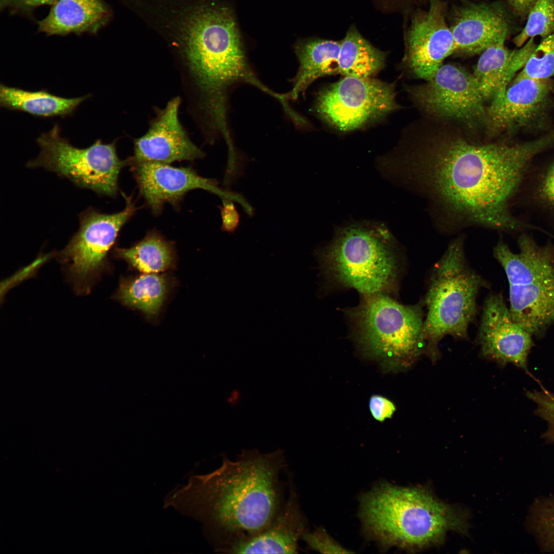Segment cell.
Instances as JSON below:
<instances>
[{
  "instance_id": "obj_1",
  "label": "cell",
  "mask_w": 554,
  "mask_h": 554,
  "mask_svg": "<svg viewBox=\"0 0 554 554\" xmlns=\"http://www.w3.org/2000/svg\"><path fill=\"white\" fill-rule=\"evenodd\" d=\"M549 146L543 136L478 143L438 135L402 164L406 176L454 223L519 235L538 227L513 214V200L530 167Z\"/></svg>"
},
{
  "instance_id": "obj_2",
  "label": "cell",
  "mask_w": 554,
  "mask_h": 554,
  "mask_svg": "<svg viewBox=\"0 0 554 554\" xmlns=\"http://www.w3.org/2000/svg\"><path fill=\"white\" fill-rule=\"evenodd\" d=\"M286 464L279 449L243 450L235 460L225 458L213 471L193 476L166 497L164 505L200 522L215 549L222 552L261 532L274 520L286 499L281 478Z\"/></svg>"
},
{
  "instance_id": "obj_3",
  "label": "cell",
  "mask_w": 554,
  "mask_h": 554,
  "mask_svg": "<svg viewBox=\"0 0 554 554\" xmlns=\"http://www.w3.org/2000/svg\"><path fill=\"white\" fill-rule=\"evenodd\" d=\"M142 18L167 41L197 95L224 96L251 77L233 13L221 0H147Z\"/></svg>"
},
{
  "instance_id": "obj_4",
  "label": "cell",
  "mask_w": 554,
  "mask_h": 554,
  "mask_svg": "<svg viewBox=\"0 0 554 554\" xmlns=\"http://www.w3.org/2000/svg\"><path fill=\"white\" fill-rule=\"evenodd\" d=\"M361 514L366 531L386 547H422L466 527L463 516L426 490L388 483L362 497Z\"/></svg>"
},
{
  "instance_id": "obj_5",
  "label": "cell",
  "mask_w": 554,
  "mask_h": 554,
  "mask_svg": "<svg viewBox=\"0 0 554 554\" xmlns=\"http://www.w3.org/2000/svg\"><path fill=\"white\" fill-rule=\"evenodd\" d=\"M518 252L500 239L493 248L509 285L514 320L537 338L554 325V243L539 244L529 232L518 235Z\"/></svg>"
},
{
  "instance_id": "obj_6",
  "label": "cell",
  "mask_w": 554,
  "mask_h": 554,
  "mask_svg": "<svg viewBox=\"0 0 554 554\" xmlns=\"http://www.w3.org/2000/svg\"><path fill=\"white\" fill-rule=\"evenodd\" d=\"M483 281L467 263L463 239L452 241L433 267L425 296L426 350L436 359L447 335L465 339L476 315L477 296Z\"/></svg>"
},
{
  "instance_id": "obj_7",
  "label": "cell",
  "mask_w": 554,
  "mask_h": 554,
  "mask_svg": "<svg viewBox=\"0 0 554 554\" xmlns=\"http://www.w3.org/2000/svg\"><path fill=\"white\" fill-rule=\"evenodd\" d=\"M323 260L338 283L365 295L385 293L398 280L399 261L393 239L381 225L357 223L341 228Z\"/></svg>"
},
{
  "instance_id": "obj_8",
  "label": "cell",
  "mask_w": 554,
  "mask_h": 554,
  "mask_svg": "<svg viewBox=\"0 0 554 554\" xmlns=\"http://www.w3.org/2000/svg\"><path fill=\"white\" fill-rule=\"evenodd\" d=\"M350 312L360 344L386 367L405 369L426 350L419 304L404 305L385 293H376L365 295Z\"/></svg>"
},
{
  "instance_id": "obj_9",
  "label": "cell",
  "mask_w": 554,
  "mask_h": 554,
  "mask_svg": "<svg viewBox=\"0 0 554 554\" xmlns=\"http://www.w3.org/2000/svg\"><path fill=\"white\" fill-rule=\"evenodd\" d=\"M36 142L40 153L27 167L45 168L101 195L116 194L119 174L128 161L118 157L115 141L104 143L99 139L89 147H76L61 135L60 127L55 124Z\"/></svg>"
},
{
  "instance_id": "obj_10",
  "label": "cell",
  "mask_w": 554,
  "mask_h": 554,
  "mask_svg": "<svg viewBox=\"0 0 554 554\" xmlns=\"http://www.w3.org/2000/svg\"><path fill=\"white\" fill-rule=\"evenodd\" d=\"M396 93L393 83L344 76L319 92L314 109L330 126L350 132L381 121L399 109Z\"/></svg>"
},
{
  "instance_id": "obj_11",
  "label": "cell",
  "mask_w": 554,
  "mask_h": 554,
  "mask_svg": "<svg viewBox=\"0 0 554 554\" xmlns=\"http://www.w3.org/2000/svg\"><path fill=\"white\" fill-rule=\"evenodd\" d=\"M135 211L133 204L127 199L125 208L118 212L106 214L89 208L80 214L78 231L58 254L77 294H86L91 290L120 230Z\"/></svg>"
},
{
  "instance_id": "obj_12",
  "label": "cell",
  "mask_w": 554,
  "mask_h": 554,
  "mask_svg": "<svg viewBox=\"0 0 554 554\" xmlns=\"http://www.w3.org/2000/svg\"><path fill=\"white\" fill-rule=\"evenodd\" d=\"M427 82L406 87L413 102L432 116L470 127L487 123V108L472 74L452 64L442 65Z\"/></svg>"
},
{
  "instance_id": "obj_13",
  "label": "cell",
  "mask_w": 554,
  "mask_h": 554,
  "mask_svg": "<svg viewBox=\"0 0 554 554\" xmlns=\"http://www.w3.org/2000/svg\"><path fill=\"white\" fill-rule=\"evenodd\" d=\"M551 80H535L517 74L504 94L487 108L490 135L513 134L542 128L552 104Z\"/></svg>"
},
{
  "instance_id": "obj_14",
  "label": "cell",
  "mask_w": 554,
  "mask_h": 554,
  "mask_svg": "<svg viewBox=\"0 0 554 554\" xmlns=\"http://www.w3.org/2000/svg\"><path fill=\"white\" fill-rule=\"evenodd\" d=\"M135 176L141 194L154 213L166 203L176 205L187 192L201 189L247 209L250 203L240 193L219 187L216 180L199 175L189 167H174L156 162L134 163Z\"/></svg>"
},
{
  "instance_id": "obj_15",
  "label": "cell",
  "mask_w": 554,
  "mask_h": 554,
  "mask_svg": "<svg viewBox=\"0 0 554 554\" xmlns=\"http://www.w3.org/2000/svg\"><path fill=\"white\" fill-rule=\"evenodd\" d=\"M533 337L513 319L501 294L484 302L478 333L483 356L502 365L512 364L529 374L527 358Z\"/></svg>"
},
{
  "instance_id": "obj_16",
  "label": "cell",
  "mask_w": 554,
  "mask_h": 554,
  "mask_svg": "<svg viewBox=\"0 0 554 554\" xmlns=\"http://www.w3.org/2000/svg\"><path fill=\"white\" fill-rule=\"evenodd\" d=\"M406 45L405 59L408 68L425 81L430 80L444 60L456 51L453 35L439 1L433 0L427 10L414 17Z\"/></svg>"
},
{
  "instance_id": "obj_17",
  "label": "cell",
  "mask_w": 554,
  "mask_h": 554,
  "mask_svg": "<svg viewBox=\"0 0 554 554\" xmlns=\"http://www.w3.org/2000/svg\"><path fill=\"white\" fill-rule=\"evenodd\" d=\"M181 103L179 96L169 101L152 121L148 131L134 140V163L169 164L204 156V153L191 141L180 122Z\"/></svg>"
},
{
  "instance_id": "obj_18",
  "label": "cell",
  "mask_w": 554,
  "mask_h": 554,
  "mask_svg": "<svg viewBox=\"0 0 554 554\" xmlns=\"http://www.w3.org/2000/svg\"><path fill=\"white\" fill-rule=\"evenodd\" d=\"M289 488V494L274 520L261 532L232 543L223 552L230 553L298 552V542L305 525L295 492Z\"/></svg>"
},
{
  "instance_id": "obj_19",
  "label": "cell",
  "mask_w": 554,
  "mask_h": 554,
  "mask_svg": "<svg viewBox=\"0 0 554 554\" xmlns=\"http://www.w3.org/2000/svg\"><path fill=\"white\" fill-rule=\"evenodd\" d=\"M450 29L456 51L473 55L482 52L499 37L508 35L510 25L501 7L479 4L461 8Z\"/></svg>"
},
{
  "instance_id": "obj_20",
  "label": "cell",
  "mask_w": 554,
  "mask_h": 554,
  "mask_svg": "<svg viewBox=\"0 0 554 554\" xmlns=\"http://www.w3.org/2000/svg\"><path fill=\"white\" fill-rule=\"evenodd\" d=\"M507 36L499 37L483 51L475 66L472 74L484 101L504 94L537 46L531 38L519 49L509 50L505 45Z\"/></svg>"
},
{
  "instance_id": "obj_21",
  "label": "cell",
  "mask_w": 554,
  "mask_h": 554,
  "mask_svg": "<svg viewBox=\"0 0 554 554\" xmlns=\"http://www.w3.org/2000/svg\"><path fill=\"white\" fill-rule=\"evenodd\" d=\"M38 22V31L48 35L96 33L111 17L102 0H57Z\"/></svg>"
},
{
  "instance_id": "obj_22",
  "label": "cell",
  "mask_w": 554,
  "mask_h": 554,
  "mask_svg": "<svg viewBox=\"0 0 554 554\" xmlns=\"http://www.w3.org/2000/svg\"><path fill=\"white\" fill-rule=\"evenodd\" d=\"M536 160L526 174L512 207L536 216L554 239V156L541 162Z\"/></svg>"
},
{
  "instance_id": "obj_23",
  "label": "cell",
  "mask_w": 554,
  "mask_h": 554,
  "mask_svg": "<svg viewBox=\"0 0 554 554\" xmlns=\"http://www.w3.org/2000/svg\"><path fill=\"white\" fill-rule=\"evenodd\" d=\"M340 42L324 39L299 41L294 50L299 65L291 80L292 87L288 92L289 100H296L316 80L339 73Z\"/></svg>"
},
{
  "instance_id": "obj_24",
  "label": "cell",
  "mask_w": 554,
  "mask_h": 554,
  "mask_svg": "<svg viewBox=\"0 0 554 554\" xmlns=\"http://www.w3.org/2000/svg\"><path fill=\"white\" fill-rule=\"evenodd\" d=\"M91 96L89 94L66 98L54 95L46 89L31 91L2 84L0 85L1 107L41 117H65L71 115Z\"/></svg>"
},
{
  "instance_id": "obj_25",
  "label": "cell",
  "mask_w": 554,
  "mask_h": 554,
  "mask_svg": "<svg viewBox=\"0 0 554 554\" xmlns=\"http://www.w3.org/2000/svg\"><path fill=\"white\" fill-rule=\"evenodd\" d=\"M386 54L373 46L354 27L341 41L339 73L360 78H372L385 66Z\"/></svg>"
},
{
  "instance_id": "obj_26",
  "label": "cell",
  "mask_w": 554,
  "mask_h": 554,
  "mask_svg": "<svg viewBox=\"0 0 554 554\" xmlns=\"http://www.w3.org/2000/svg\"><path fill=\"white\" fill-rule=\"evenodd\" d=\"M116 252L146 273L166 269L173 259L171 246L156 232H150L134 246L128 249H118Z\"/></svg>"
},
{
  "instance_id": "obj_27",
  "label": "cell",
  "mask_w": 554,
  "mask_h": 554,
  "mask_svg": "<svg viewBox=\"0 0 554 554\" xmlns=\"http://www.w3.org/2000/svg\"><path fill=\"white\" fill-rule=\"evenodd\" d=\"M166 291L165 279L150 273L123 283L116 296L124 304L153 315L161 306Z\"/></svg>"
},
{
  "instance_id": "obj_28",
  "label": "cell",
  "mask_w": 554,
  "mask_h": 554,
  "mask_svg": "<svg viewBox=\"0 0 554 554\" xmlns=\"http://www.w3.org/2000/svg\"><path fill=\"white\" fill-rule=\"evenodd\" d=\"M528 14L525 27L513 40L518 47L536 36L544 38L554 33V0H536Z\"/></svg>"
},
{
  "instance_id": "obj_29",
  "label": "cell",
  "mask_w": 554,
  "mask_h": 554,
  "mask_svg": "<svg viewBox=\"0 0 554 554\" xmlns=\"http://www.w3.org/2000/svg\"><path fill=\"white\" fill-rule=\"evenodd\" d=\"M528 522L542 549L554 552V497L536 500Z\"/></svg>"
},
{
  "instance_id": "obj_30",
  "label": "cell",
  "mask_w": 554,
  "mask_h": 554,
  "mask_svg": "<svg viewBox=\"0 0 554 554\" xmlns=\"http://www.w3.org/2000/svg\"><path fill=\"white\" fill-rule=\"evenodd\" d=\"M517 74L535 80L554 78V33L537 45Z\"/></svg>"
},
{
  "instance_id": "obj_31",
  "label": "cell",
  "mask_w": 554,
  "mask_h": 554,
  "mask_svg": "<svg viewBox=\"0 0 554 554\" xmlns=\"http://www.w3.org/2000/svg\"><path fill=\"white\" fill-rule=\"evenodd\" d=\"M526 395L536 405L537 415L547 423L544 438L554 444V392L542 388L539 390L527 391Z\"/></svg>"
},
{
  "instance_id": "obj_32",
  "label": "cell",
  "mask_w": 554,
  "mask_h": 554,
  "mask_svg": "<svg viewBox=\"0 0 554 554\" xmlns=\"http://www.w3.org/2000/svg\"><path fill=\"white\" fill-rule=\"evenodd\" d=\"M302 539L312 549L321 553L352 552L339 544L322 528L312 532L305 531Z\"/></svg>"
},
{
  "instance_id": "obj_33",
  "label": "cell",
  "mask_w": 554,
  "mask_h": 554,
  "mask_svg": "<svg viewBox=\"0 0 554 554\" xmlns=\"http://www.w3.org/2000/svg\"><path fill=\"white\" fill-rule=\"evenodd\" d=\"M222 205L219 206L220 210L222 225L221 230L232 234L238 229L240 223V215L234 204V201L222 199Z\"/></svg>"
},
{
  "instance_id": "obj_34",
  "label": "cell",
  "mask_w": 554,
  "mask_h": 554,
  "mask_svg": "<svg viewBox=\"0 0 554 554\" xmlns=\"http://www.w3.org/2000/svg\"><path fill=\"white\" fill-rule=\"evenodd\" d=\"M57 0H0L1 9L8 10L12 13L29 14L36 7L45 5H53Z\"/></svg>"
},
{
  "instance_id": "obj_35",
  "label": "cell",
  "mask_w": 554,
  "mask_h": 554,
  "mask_svg": "<svg viewBox=\"0 0 554 554\" xmlns=\"http://www.w3.org/2000/svg\"><path fill=\"white\" fill-rule=\"evenodd\" d=\"M369 408L373 418L380 421L391 418L395 410L392 402L379 395H374L370 398Z\"/></svg>"
},
{
  "instance_id": "obj_36",
  "label": "cell",
  "mask_w": 554,
  "mask_h": 554,
  "mask_svg": "<svg viewBox=\"0 0 554 554\" xmlns=\"http://www.w3.org/2000/svg\"><path fill=\"white\" fill-rule=\"evenodd\" d=\"M514 10L521 16L528 14L536 0H508Z\"/></svg>"
}]
</instances>
